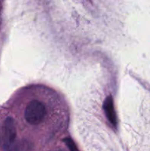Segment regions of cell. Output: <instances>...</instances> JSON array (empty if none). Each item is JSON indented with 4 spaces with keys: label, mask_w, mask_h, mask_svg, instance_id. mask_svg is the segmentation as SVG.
Returning a JSON list of instances; mask_svg holds the SVG:
<instances>
[{
    "label": "cell",
    "mask_w": 150,
    "mask_h": 151,
    "mask_svg": "<svg viewBox=\"0 0 150 151\" xmlns=\"http://www.w3.org/2000/svg\"><path fill=\"white\" fill-rule=\"evenodd\" d=\"M103 109L104 110L106 116L109 122L112 124L113 127H116L117 125V118H116V111L114 109V103H113V97L109 96L104 100L103 104Z\"/></svg>",
    "instance_id": "obj_3"
},
{
    "label": "cell",
    "mask_w": 150,
    "mask_h": 151,
    "mask_svg": "<svg viewBox=\"0 0 150 151\" xmlns=\"http://www.w3.org/2000/svg\"><path fill=\"white\" fill-rule=\"evenodd\" d=\"M16 135L17 131L14 119L12 117H7L5 119L4 126V145L17 142Z\"/></svg>",
    "instance_id": "obj_2"
},
{
    "label": "cell",
    "mask_w": 150,
    "mask_h": 151,
    "mask_svg": "<svg viewBox=\"0 0 150 151\" xmlns=\"http://www.w3.org/2000/svg\"><path fill=\"white\" fill-rule=\"evenodd\" d=\"M63 142H65V144L66 145L69 149L71 151H77V148L76 147V145L74 142L73 140L70 138H66L63 139Z\"/></svg>",
    "instance_id": "obj_4"
},
{
    "label": "cell",
    "mask_w": 150,
    "mask_h": 151,
    "mask_svg": "<svg viewBox=\"0 0 150 151\" xmlns=\"http://www.w3.org/2000/svg\"><path fill=\"white\" fill-rule=\"evenodd\" d=\"M46 111L43 103L37 100H32L26 107L24 117L30 125H36L41 123L46 116Z\"/></svg>",
    "instance_id": "obj_1"
}]
</instances>
